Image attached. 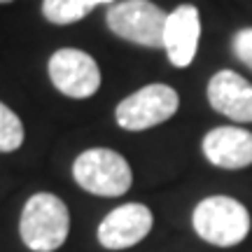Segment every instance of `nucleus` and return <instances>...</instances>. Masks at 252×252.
<instances>
[{"label":"nucleus","instance_id":"f257e3e1","mask_svg":"<svg viewBox=\"0 0 252 252\" xmlns=\"http://www.w3.org/2000/svg\"><path fill=\"white\" fill-rule=\"evenodd\" d=\"M21 241L33 252L59 250L70 231V213L59 196L49 191H40L26 201L21 222H19Z\"/></svg>","mask_w":252,"mask_h":252},{"label":"nucleus","instance_id":"f03ea898","mask_svg":"<svg viewBox=\"0 0 252 252\" xmlns=\"http://www.w3.org/2000/svg\"><path fill=\"white\" fill-rule=\"evenodd\" d=\"M191 224L206 243L231 248L250 234V213L231 196H208L194 208Z\"/></svg>","mask_w":252,"mask_h":252},{"label":"nucleus","instance_id":"7ed1b4c3","mask_svg":"<svg viewBox=\"0 0 252 252\" xmlns=\"http://www.w3.org/2000/svg\"><path fill=\"white\" fill-rule=\"evenodd\" d=\"M72 178L84 191L96 196H122L133 182L131 166L115 150L94 147L82 152L72 163Z\"/></svg>","mask_w":252,"mask_h":252},{"label":"nucleus","instance_id":"20e7f679","mask_svg":"<svg viewBox=\"0 0 252 252\" xmlns=\"http://www.w3.org/2000/svg\"><path fill=\"white\" fill-rule=\"evenodd\" d=\"M168 14L150 0H122L108 7V28L122 40L140 47H163V28Z\"/></svg>","mask_w":252,"mask_h":252},{"label":"nucleus","instance_id":"39448f33","mask_svg":"<svg viewBox=\"0 0 252 252\" xmlns=\"http://www.w3.org/2000/svg\"><path fill=\"white\" fill-rule=\"evenodd\" d=\"M180 96L168 84H147L126 96L115 110L117 124L126 131H145L163 124L178 112Z\"/></svg>","mask_w":252,"mask_h":252},{"label":"nucleus","instance_id":"423d86ee","mask_svg":"<svg viewBox=\"0 0 252 252\" xmlns=\"http://www.w3.org/2000/svg\"><path fill=\"white\" fill-rule=\"evenodd\" d=\"M49 80L63 96L89 98L100 87V70L87 52L65 47L49 59Z\"/></svg>","mask_w":252,"mask_h":252},{"label":"nucleus","instance_id":"0eeeda50","mask_svg":"<svg viewBox=\"0 0 252 252\" xmlns=\"http://www.w3.org/2000/svg\"><path fill=\"white\" fill-rule=\"evenodd\" d=\"M154 217L143 203H124L105 215L98 226V243L108 250H124L152 231Z\"/></svg>","mask_w":252,"mask_h":252},{"label":"nucleus","instance_id":"6e6552de","mask_svg":"<svg viewBox=\"0 0 252 252\" xmlns=\"http://www.w3.org/2000/svg\"><path fill=\"white\" fill-rule=\"evenodd\" d=\"M208 103L234 122H252V84L234 70H220L210 77Z\"/></svg>","mask_w":252,"mask_h":252},{"label":"nucleus","instance_id":"1a4fd4ad","mask_svg":"<svg viewBox=\"0 0 252 252\" xmlns=\"http://www.w3.org/2000/svg\"><path fill=\"white\" fill-rule=\"evenodd\" d=\"M201 37V17L194 5H180L171 12L163 28V49L175 68H187L194 61Z\"/></svg>","mask_w":252,"mask_h":252},{"label":"nucleus","instance_id":"9d476101","mask_svg":"<svg viewBox=\"0 0 252 252\" xmlns=\"http://www.w3.org/2000/svg\"><path fill=\"white\" fill-rule=\"evenodd\" d=\"M203 154L217 168H245L252 163V133L238 126H217L203 138Z\"/></svg>","mask_w":252,"mask_h":252},{"label":"nucleus","instance_id":"9b49d317","mask_svg":"<svg viewBox=\"0 0 252 252\" xmlns=\"http://www.w3.org/2000/svg\"><path fill=\"white\" fill-rule=\"evenodd\" d=\"M105 2H112V0H45L42 14L47 21H52L56 26H65V24H75L84 19L91 9Z\"/></svg>","mask_w":252,"mask_h":252},{"label":"nucleus","instance_id":"f8f14e48","mask_svg":"<svg viewBox=\"0 0 252 252\" xmlns=\"http://www.w3.org/2000/svg\"><path fill=\"white\" fill-rule=\"evenodd\" d=\"M24 143V124L12 110L0 103V152H14Z\"/></svg>","mask_w":252,"mask_h":252},{"label":"nucleus","instance_id":"ddd939ff","mask_svg":"<svg viewBox=\"0 0 252 252\" xmlns=\"http://www.w3.org/2000/svg\"><path fill=\"white\" fill-rule=\"evenodd\" d=\"M231 49H234L236 59L252 70V26L241 28V31L231 37Z\"/></svg>","mask_w":252,"mask_h":252},{"label":"nucleus","instance_id":"4468645a","mask_svg":"<svg viewBox=\"0 0 252 252\" xmlns=\"http://www.w3.org/2000/svg\"><path fill=\"white\" fill-rule=\"evenodd\" d=\"M7 2H12V0H0V5H7Z\"/></svg>","mask_w":252,"mask_h":252}]
</instances>
